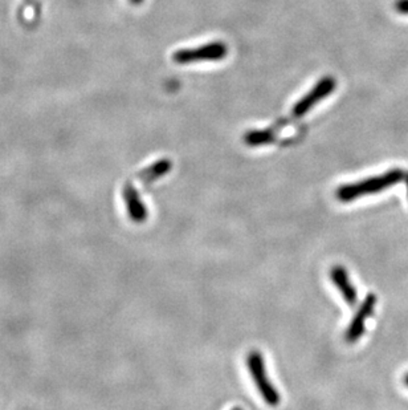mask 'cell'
<instances>
[{"mask_svg": "<svg viewBox=\"0 0 408 410\" xmlns=\"http://www.w3.org/2000/svg\"><path fill=\"white\" fill-rule=\"evenodd\" d=\"M404 178V173L400 169L390 170L382 176L373 177L366 181H361L357 184H350L341 186L337 190V198L341 202H350V200H357L363 196L381 193L385 188H390L395 184H399Z\"/></svg>", "mask_w": 408, "mask_h": 410, "instance_id": "1", "label": "cell"}, {"mask_svg": "<svg viewBox=\"0 0 408 410\" xmlns=\"http://www.w3.org/2000/svg\"><path fill=\"white\" fill-rule=\"evenodd\" d=\"M246 366L254 378L258 393L268 404L269 406H277L280 404L281 396L276 387L270 383L265 371V364L260 352L252 351L246 356Z\"/></svg>", "mask_w": 408, "mask_h": 410, "instance_id": "2", "label": "cell"}, {"mask_svg": "<svg viewBox=\"0 0 408 410\" xmlns=\"http://www.w3.org/2000/svg\"><path fill=\"white\" fill-rule=\"evenodd\" d=\"M228 53L223 43H211L195 49H180L175 53L173 59L178 64H190L202 60H221Z\"/></svg>", "mask_w": 408, "mask_h": 410, "instance_id": "3", "label": "cell"}, {"mask_svg": "<svg viewBox=\"0 0 408 410\" xmlns=\"http://www.w3.org/2000/svg\"><path fill=\"white\" fill-rule=\"evenodd\" d=\"M376 302H378V299H376V296L374 293H370V295L366 296V299L363 300L361 307L358 308L357 314L354 315L351 323H350L349 328L346 331L345 339L348 342L353 344V342L360 340V338L364 333L366 320L371 316V314L375 309Z\"/></svg>", "mask_w": 408, "mask_h": 410, "instance_id": "4", "label": "cell"}, {"mask_svg": "<svg viewBox=\"0 0 408 410\" xmlns=\"http://www.w3.org/2000/svg\"><path fill=\"white\" fill-rule=\"evenodd\" d=\"M336 88V80L331 77H325L322 80H320L318 84L315 85V88L303 97V100H300L294 109H293V115L296 117L303 116L310 108L313 106L322 98H325L327 94H330L333 89Z\"/></svg>", "mask_w": 408, "mask_h": 410, "instance_id": "5", "label": "cell"}, {"mask_svg": "<svg viewBox=\"0 0 408 410\" xmlns=\"http://www.w3.org/2000/svg\"><path fill=\"white\" fill-rule=\"evenodd\" d=\"M330 279L336 284V287L338 288L339 293H342V297L345 299V302L350 307H354V305H357V300H358L357 290L351 284L346 269H343L342 266L333 267L330 270Z\"/></svg>", "mask_w": 408, "mask_h": 410, "instance_id": "6", "label": "cell"}, {"mask_svg": "<svg viewBox=\"0 0 408 410\" xmlns=\"http://www.w3.org/2000/svg\"><path fill=\"white\" fill-rule=\"evenodd\" d=\"M124 200L126 203L129 217L136 223L145 222L147 218V209L133 185H126L124 188Z\"/></svg>", "mask_w": 408, "mask_h": 410, "instance_id": "7", "label": "cell"}, {"mask_svg": "<svg viewBox=\"0 0 408 410\" xmlns=\"http://www.w3.org/2000/svg\"><path fill=\"white\" fill-rule=\"evenodd\" d=\"M171 169V164L170 161L164 160V161H158L155 164L149 166L146 170H143L140 174V181H143L145 184H150L152 181L158 179L159 177L164 176L170 172Z\"/></svg>", "mask_w": 408, "mask_h": 410, "instance_id": "8", "label": "cell"}, {"mask_svg": "<svg viewBox=\"0 0 408 410\" xmlns=\"http://www.w3.org/2000/svg\"><path fill=\"white\" fill-rule=\"evenodd\" d=\"M273 141V136L269 133L268 130L264 132H251L245 136V142L251 146H257V145H263V143H268Z\"/></svg>", "mask_w": 408, "mask_h": 410, "instance_id": "9", "label": "cell"}, {"mask_svg": "<svg viewBox=\"0 0 408 410\" xmlns=\"http://www.w3.org/2000/svg\"><path fill=\"white\" fill-rule=\"evenodd\" d=\"M395 8L397 12L403 13V15H408V0H397L395 3Z\"/></svg>", "mask_w": 408, "mask_h": 410, "instance_id": "10", "label": "cell"}, {"mask_svg": "<svg viewBox=\"0 0 408 410\" xmlns=\"http://www.w3.org/2000/svg\"><path fill=\"white\" fill-rule=\"evenodd\" d=\"M130 1H131L133 4H137V6H138V4H142V3H143V0H130Z\"/></svg>", "mask_w": 408, "mask_h": 410, "instance_id": "11", "label": "cell"}, {"mask_svg": "<svg viewBox=\"0 0 408 410\" xmlns=\"http://www.w3.org/2000/svg\"><path fill=\"white\" fill-rule=\"evenodd\" d=\"M232 410H244V409H242V408H233Z\"/></svg>", "mask_w": 408, "mask_h": 410, "instance_id": "12", "label": "cell"}, {"mask_svg": "<svg viewBox=\"0 0 408 410\" xmlns=\"http://www.w3.org/2000/svg\"><path fill=\"white\" fill-rule=\"evenodd\" d=\"M406 384H407V387H408V376H407V377H406Z\"/></svg>", "mask_w": 408, "mask_h": 410, "instance_id": "13", "label": "cell"}, {"mask_svg": "<svg viewBox=\"0 0 408 410\" xmlns=\"http://www.w3.org/2000/svg\"><path fill=\"white\" fill-rule=\"evenodd\" d=\"M407 188H408V176H407Z\"/></svg>", "mask_w": 408, "mask_h": 410, "instance_id": "14", "label": "cell"}]
</instances>
